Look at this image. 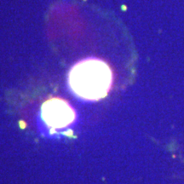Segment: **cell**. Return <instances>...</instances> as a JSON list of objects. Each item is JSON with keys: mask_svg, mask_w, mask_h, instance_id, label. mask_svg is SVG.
Here are the masks:
<instances>
[{"mask_svg": "<svg viewBox=\"0 0 184 184\" xmlns=\"http://www.w3.org/2000/svg\"><path fill=\"white\" fill-rule=\"evenodd\" d=\"M112 73L106 62L98 59L79 61L71 69L68 83L75 95L84 100L105 97L111 88Z\"/></svg>", "mask_w": 184, "mask_h": 184, "instance_id": "1", "label": "cell"}, {"mask_svg": "<svg viewBox=\"0 0 184 184\" xmlns=\"http://www.w3.org/2000/svg\"><path fill=\"white\" fill-rule=\"evenodd\" d=\"M41 116L49 127L56 130L70 125L75 120L76 113L67 101L61 98H51L42 105Z\"/></svg>", "mask_w": 184, "mask_h": 184, "instance_id": "2", "label": "cell"}]
</instances>
